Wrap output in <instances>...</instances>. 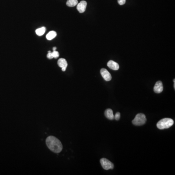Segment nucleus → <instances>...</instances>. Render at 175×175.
Listing matches in <instances>:
<instances>
[{
    "instance_id": "17",
    "label": "nucleus",
    "mask_w": 175,
    "mask_h": 175,
    "mask_svg": "<svg viewBox=\"0 0 175 175\" xmlns=\"http://www.w3.org/2000/svg\"><path fill=\"white\" fill-rule=\"evenodd\" d=\"M52 53V52L50 51H49L48 52V54L47 55V57L48 59H52L53 58V57L52 56V53Z\"/></svg>"
},
{
    "instance_id": "7",
    "label": "nucleus",
    "mask_w": 175,
    "mask_h": 175,
    "mask_svg": "<svg viewBox=\"0 0 175 175\" xmlns=\"http://www.w3.org/2000/svg\"><path fill=\"white\" fill-rule=\"evenodd\" d=\"M163 83L160 81H158L155 84V86L154 87V91L157 94H160L163 91Z\"/></svg>"
},
{
    "instance_id": "10",
    "label": "nucleus",
    "mask_w": 175,
    "mask_h": 175,
    "mask_svg": "<svg viewBox=\"0 0 175 175\" xmlns=\"http://www.w3.org/2000/svg\"><path fill=\"white\" fill-rule=\"evenodd\" d=\"M105 115L109 120H113L114 119V115L113 114V111L110 108L106 110L105 112Z\"/></svg>"
},
{
    "instance_id": "12",
    "label": "nucleus",
    "mask_w": 175,
    "mask_h": 175,
    "mask_svg": "<svg viewBox=\"0 0 175 175\" xmlns=\"http://www.w3.org/2000/svg\"><path fill=\"white\" fill-rule=\"evenodd\" d=\"M77 4H78L77 0H67L66 2V5L69 7H75Z\"/></svg>"
},
{
    "instance_id": "13",
    "label": "nucleus",
    "mask_w": 175,
    "mask_h": 175,
    "mask_svg": "<svg viewBox=\"0 0 175 175\" xmlns=\"http://www.w3.org/2000/svg\"><path fill=\"white\" fill-rule=\"evenodd\" d=\"M45 31H46L45 27H41V28H38L36 30V33L37 35H38L39 36H41L45 33Z\"/></svg>"
},
{
    "instance_id": "14",
    "label": "nucleus",
    "mask_w": 175,
    "mask_h": 175,
    "mask_svg": "<svg viewBox=\"0 0 175 175\" xmlns=\"http://www.w3.org/2000/svg\"><path fill=\"white\" fill-rule=\"evenodd\" d=\"M51 53H52V55L53 58H55V59L58 58L59 57V52L56 51V50L55 51H53V52H52Z\"/></svg>"
},
{
    "instance_id": "4",
    "label": "nucleus",
    "mask_w": 175,
    "mask_h": 175,
    "mask_svg": "<svg viewBox=\"0 0 175 175\" xmlns=\"http://www.w3.org/2000/svg\"><path fill=\"white\" fill-rule=\"evenodd\" d=\"M100 163L103 169L106 170L112 169L114 168L113 164L112 162H110L107 159H101L100 160Z\"/></svg>"
},
{
    "instance_id": "2",
    "label": "nucleus",
    "mask_w": 175,
    "mask_h": 175,
    "mask_svg": "<svg viewBox=\"0 0 175 175\" xmlns=\"http://www.w3.org/2000/svg\"><path fill=\"white\" fill-rule=\"evenodd\" d=\"M174 124L173 119L168 118H165L159 121L157 124V128L160 129H168L172 127Z\"/></svg>"
},
{
    "instance_id": "1",
    "label": "nucleus",
    "mask_w": 175,
    "mask_h": 175,
    "mask_svg": "<svg viewBox=\"0 0 175 175\" xmlns=\"http://www.w3.org/2000/svg\"><path fill=\"white\" fill-rule=\"evenodd\" d=\"M47 146L50 150L55 153H59L63 148L62 143L60 141L54 136H50L46 140Z\"/></svg>"
},
{
    "instance_id": "5",
    "label": "nucleus",
    "mask_w": 175,
    "mask_h": 175,
    "mask_svg": "<svg viewBox=\"0 0 175 175\" xmlns=\"http://www.w3.org/2000/svg\"><path fill=\"white\" fill-rule=\"evenodd\" d=\"M101 75L103 77V78L107 81H109L112 79V76L111 73L108 72L107 69L105 68H102L100 70Z\"/></svg>"
},
{
    "instance_id": "16",
    "label": "nucleus",
    "mask_w": 175,
    "mask_h": 175,
    "mask_svg": "<svg viewBox=\"0 0 175 175\" xmlns=\"http://www.w3.org/2000/svg\"><path fill=\"white\" fill-rule=\"evenodd\" d=\"M125 1L126 0H118V3L121 6H122L125 4Z\"/></svg>"
},
{
    "instance_id": "6",
    "label": "nucleus",
    "mask_w": 175,
    "mask_h": 175,
    "mask_svg": "<svg viewBox=\"0 0 175 175\" xmlns=\"http://www.w3.org/2000/svg\"><path fill=\"white\" fill-rule=\"evenodd\" d=\"M87 2L85 1H82L77 5V9L80 13L84 12L86 10Z\"/></svg>"
},
{
    "instance_id": "18",
    "label": "nucleus",
    "mask_w": 175,
    "mask_h": 175,
    "mask_svg": "<svg viewBox=\"0 0 175 175\" xmlns=\"http://www.w3.org/2000/svg\"><path fill=\"white\" fill-rule=\"evenodd\" d=\"M56 49H57V47H54L53 49V51H55V50H56Z\"/></svg>"
},
{
    "instance_id": "9",
    "label": "nucleus",
    "mask_w": 175,
    "mask_h": 175,
    "mask_svg": "<svg viewBox=\"0 0 175 175\" xmlns=\"http://www.w3.org/2000/svg\"><path fill=\"white\" fill-rule=\"evenodd\" d=\"M107 66H108L110 69L112 70H119V65L117 62L113 61V60H110L107 62Z\"/></svg>"
},
{
    "instance_id": "11",
    "label": "nucleus",
    "mask_w": 175,
    "mask_h": 175,
    "mask_svg": "<svg viewBox=\"0 0 175 175\" xmlns=\"http://www.w3.org/2000/svg\"><path fill=\"white\" fill-rule=\"evenodd\" d=\"M57 36V33L54 31H52L49 32L48 34L46 35V38L48 40H52Z\"/></svg>"
},
{
    "instance_id": "3",
    "label": "nucleus",
    "mask_w": 175,
    "mask_h": 175,
    "mask_svg": "<svg viewBox=\"0 0 175 175\" xmlns=\"http://www.w3.org/2000/svg\"><path fill=\"white\" fill-rule=\"evenodd\" d=\"M147 122V118L145 114L139 113L137 114L133 121L132 124L136 126H140L145 124Z\"/></svg>"
},
{
    "instance_id": "8",
    "label": "nucleus",
    "mask_w": 175,
    "mask_h": 175,
    "mask_svg": "<svg viewBox=\"0 0 175 175\" xmlns=\"http://www.w3.org/2000/svg\"><path fill=\"white\" fill-rule=\"evenodd\" d=\"M58 64L60 68H62V71H65L68 66V63L65 59L63 58L59 59L58 61Z\"/></svg>"
},
{
    "instance_id": "15",
    "label": "nucleus",
    "mask_w": 175,
    "mask_h": 175,
    "mask_svg": "<svg viewBox=\"0 0 175 175\" xmlns=\"http://www.w3.org/2000/svg\"><path fill=\"white\" fill-rule=\"evenodd\" d=\"M114 118H115V120H119L120 118V112H117L116 114H115V116H114Z\"/></svg>"
}]
</instances>
